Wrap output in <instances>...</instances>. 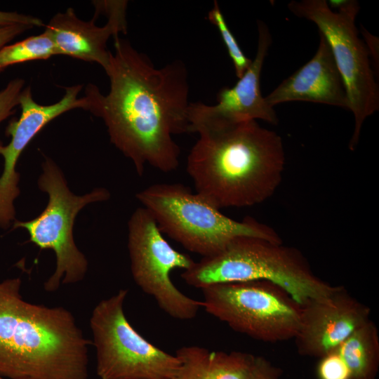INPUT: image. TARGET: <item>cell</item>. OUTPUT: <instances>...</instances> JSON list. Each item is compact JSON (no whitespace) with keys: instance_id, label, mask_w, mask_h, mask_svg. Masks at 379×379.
Returning <instances> with one entry per match:
<instances>
[{"instance_id":"obj_24","label":"cell","mask_w":379,"mask_h":379,"mask_svg":"<svg viewBox=\"0 0 379 379\" xmlns=\"http://www.w3.org/2000/svg\"><path fill=\"white\" fill-rule=\"evenodd\" d=\"M32 27L26 25H12L0 26V49L17 36Z\"/></svg>"},{"instance_id":"obj_2","label":"cell","mask_w":379,"mask_h":379,"mask_svg":"<svg viewBox=\"0 0 379 379\" xmlns=\"http://www.w3.org/2000/svg\"><path fill=\"white\" fill-rule=\"evenodd\" d=\"M187 161L195 192L220 209L269 199L285 166L281 138L251 120L205 128Z\"/></svg>"},{"instance_id":"obj_25","label":"cell","mask_w":379,"mask_h":379,"mask_svg":"<svg viewBox=\"0 0 379 379\" xmlns=\"http://www.w3.org/2000/svg\"><path fill=\"white\" fill-rule=\"evenodd\" d=\"M0 379H5V378H2L1 376H0Z\"/></svg>"},{"instance_id":"obj_18","label":"cell","mask_w":379,"mask_h":379,"mask_svg":"<svg viewBox=\"0 0 379 379\" xmlns=\"http://www.w3.org/2000/svg\"><path fill=\"white\" fill-rule=\"evenodd\" d=\"M58 55L50 35L43 33L31 36L18 42L6 45L0 49V71L25 62L47 60Z\"/></svg>"},{"instance_id":"obj_14","label":"cell","mask_w":379,"mask_h":379,"mask_svg":"<svg viewBox=\"0 0 379 379\" xmlns=\"http://www.w3.org/2000/svg\"><path fill=\"white\" fill-rule=\"evenodd\" d=\"M96 13H105L107 23L99 27L95 18L84 21L75 14L72 8L64 13L55 14L45 26V30L52 39L58 55H68L86 62L99 64L104 70L110 57L107 50L108 39L126 34L127 23L126 1H93Z\"/></svg>"},{"instance_id":"obj_19","label":"cell","mask_w":379,"mask_h":379,"mask_svg":"<svg viewBox=\"0 0 379 379\" xmlns=\"http://www.w3.org/2000/svg\"><path fill=\"white\" fill-rule=\"evenodd\" d=\"M207 18L218 30L232 61L236 76L239 79L249 67L252 60L244 54L238 44L237 39L228 27L219 4L216 1H214L212 8L208 13Z\"/></svg>"},{"instance_id":"obj_7","label":"cell","mask_w":379,"mask_h":379,"mask_svg":"<svg viewBox=\"0 0 379 379\" xmlns=\"http://www.w3.org/2000/svg\"><path fill=\"white\" fill-rule=\"evenodd\" d=\"M42 169L38 185L48 196L47 206L32 220H15L13 228L26 230L31 242L41 249L55 252V270L44 285L47 292H54L61 283L81 281L88 270V261L73 238V225L77 213L88 204L107 200L110 194L105 188L95 189L83 196L74 194L59 167L48 157H46Z\"/></svg>"},{"instance_id":"obj_4","label":"cell","mask_w":379,"mask_h":379,"mask_svg":"<svg viewBox=\"0 0 379 379\" xmlns=\"http://www.w3.org/2000/svg\"><path fill=\"white\" fill-rule=\"evenodd\" d=\"M181 277L189 286L201 289L221 283L268 281L301 306L339 287L317 277L297 249L251 237H238L218 253L202 257Z\"/></svg>"},{"instance_id":"obj_17","label":"cell","mask_w":379,"mask_h":379,"mask_svg":"<svg viewBox=\"0 0 379 379\" xmlns=\"http://www.w3.org/2000/svg\"><path fill=\"white\" fill-rule=\"evenodd\" d=\"M346 364L350 379H375L379 367V335L370 319L336 350Z\"/></svg>"},{"instance_id":"obj_8","label":"cell","mask_w":379,"mask_h":379,"mask_svg":"<svg viewBox=\"0 0 379 379\" xmlns=\"http://www.w3.org/2000/svg\"><path fill=\"white\" fill-rule=\"evenodd\" d=\"M202 307L237 332L267 343L294 338L302 306L265 280L221 283L201 289Z\"/></svg>"},{"instance_id":"obj_3","label":"cell","mask_w":379,"mask_h":379,"mask_svg":"<svg viewBox=\"0 0 379 379\" xmlns=\"http://www.w3.org/2000/svg\"><path fill=\"white\" fill-rule=\"evenodd\" d=\"M21 279L0 283V376L88 379V346L72 314L23 300Z\"/></svg>"},{"instance_id":"obj_6","label":"cell","mask_w":379,"mask_h":379,"mask_svg":"<svg viewBox=\"0 0 379 379\" xmlns=\"http://www.w3.org/2000/svg\"><path fill=\"white\" fill-rule=\"evenodd\" d=\"M288 10L313 22L328 44L343 80L354 127L349 143L354 150L365 120L379 109V90L371 67L369 51L358 36L357 1L325 0L291 1Z\"/></svg>"},{"instance_id":"obj_21","label":"cell","mask_w":379,"mask_h":379,"mask_svg":"<svg viewBox=\"0 0 379 379\" xmlns=\"http://www.w3.org/2000/svg\"><path fill=\"white\" fill-rule=\"evenodd\" d=\"M24 85L25 80L17 78L10 81L0 91V123L15 113Z\"/></svg>"},{"instance_id":"obj_22","label":"cell","mask_w":379,"mask_h":379,"mask_svg":"<svg viewBox=\"0 0 379 379\" xmlns=\"http://www.w3.org/2000/svg\"><path fill=\"white\" fill-rule=\"evenodd\" d=\"M281 372L265 357L254 356L248 379H279Z\"/></svg>"},{"instance_id":"obj_1","label":"cell","mask_w":379,"mask_h":379,"mask_svg":"<svg viewBox=\"0 0 379 379\" xmlns=\"http://www.w3.org/2000/svg\"><path fill=\"white\" fill-rule=\"evenodd\" d=\"M114 52L105 69L109 91L103 95L93 84L86 88L88 109L101 118L111 142L142 175L147 164L164 173L179 165L180 147L174 135L189 133V83L184 63L175 60L161 68L114 37Z\"/></svg>"},{"instance_id":"obj_15","label":"cell","mask_w":379,"mask_h":379,"mask_svg":"<svg viewBox=\"0 0 379 379\" xmlns=\"http://www.w3.org/2000/svg\"><path fill=\"white\" fill-rule=\"evenodd\" d=\"M265 99L272 107L286 102L307 101L349 110L343 80L330 46L321 34L314 55L284 79Z\"/></svg>"},{"instance_id":"obj_16","label":"cell","mask_w":379,"mask_h":379,"mask_svg":"<svg viewBox=\"0 0 379 379\" xmlns=\"http://www.w3.org/2000/svg\"><path fill=\"white\" fill-rule=\"evenodd\" d=\"M179 368L173 379H248L254 355L211 351L189 345L177 350Z\"/></svg>"},{"instance_id":"obj_12","label":"cell","mask_w":379,"mask_h":379,"mask_svg":"<svg viewBox=\"0 0 379 379\" xmlns=\"http://www.w3.org/2000/svg\"><path fill=\"white\" fill-rule=\"evenodd\" d=\"M82 85L65 87V93L57 102L44 105L35 102L29 86L21 92L19 105L21 114L10 121L6 129L11 136L7 145L0 142V155L4 158V169L0 176V227L6 230L15 220L14 201L20 194L18 186L20 174L15 168L20 156L32 140L51 121L73 109L87 110L85 96L79 98Z\"/></svg>"},{"instance_id":"obj_9","label":"cell","mask_w":379,"mask_h":379,"mask_svg":"<svg viewBox=\"0 0 379 379\" xmlns=\"http://www.w3.org/2000/svg\"><path fill=\"white\" fill-rule=\"evenodd\" d=\"M128 290L101 300L93 310L90 326L100 379H173L180 361L142 337L126 318Z\"/></svg>"},{"instance_id":"obj_20","label":"cell","mask_w":379,"mask_h":379,"mask_svg":"<svg viewBox=\"0 0 379 379\" xmlns=\"http://www.w3.org/2000/svg\"><path fill=\"white\" fill-rule=\"evenodd\" d=\"M319 379H350V373L336 350L320 358L317 367Z\"/></svg>"},{"instance_id":"obj_5","label":"cell","mask_w":379,"mask_h":379,"mask_svg":"<svg viewBox=\"0 0 379 379\" xmlns=\"http://www.w3.org/2000/svg\"><path fill=\"white\" fill-rule=\"evenodd\" d=\"M162 233L202 257L224 249L241 237L281 243L277 232L252 218L235 220L198 193L178 183L152 185L136 194Z\"/></svg>"},{"instance_id":"obj_23","label":"cell","mask_w":379,"mask_h":379,"mask_svg":"<svg viewBox=\"0 0 379 379\" xmlns=\"http://www.w3.org/2000/svg\"><path fill=\"white\" fill-rule=\"evenodd\" d=\"M12 25H26L32 27L44 25L41 19L32 15L0 11V26Z\"/></svg>"},{"instance_id":"obj_10","label":"cell","mask_w":379,"mask_h":379,"mask_svg":"<svg viewBox=\"0 0 379 379\" xmlns=\"http://www.w3.org/2000/svg\"><path fill=\"white\" fill-rule=\"evenodd\" d=\"M128 226L131 270L136 284L170 317L180 320L194 318L202 301L182 293L170 277L175 269H190L194 261L171 246L144 207L133 212Z\"/></svg>"},{"instance_id":"obj_11","label":"cell","mask_w":379,"mask_h":379,"mask_svg":"<svg viewBox=\"0 0 379 379\" xmlns=\"http://www.w3.org/2000/svg\"><path fill=\"white\" fill-rule=\"evenodd\" d=\"M258 32L255 56L236 84L220 89L215 105L201 102L190 103L189 133L258 119L277 124L279 120L274 107L266 102L260 91L261 72L272 37L267 26L261 20H258Z\"/></svg>"},{"instance_id":"obj_13","label":"cell","mask_w":379,"mask_h":379,"mask_svg":"<svg viewBox=\"0 0 379 379\" xmlns=\"http://www.w3.org/2000/svg\"><path fill=\"white\" fill-rule=\"evenodd\" d=\"M371 309L339 287L329 295L302 306L294 338L300 355L322 357L335 350L370 319Z\"/></svg>"}]
</instances>
